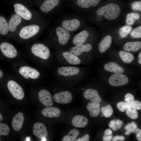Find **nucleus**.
<instances>
[{
  "label": "nucleus",
  "mask_w": 141,
  "mask_h": 141,
  "mask_svg": "<svg viewBox=\"0 0 141 141\" xmlns=\"http://www.w3.org/2000/svg\"><path fill=\"white\" fill-rule=\"evenodd\" d=\"M120 13V9L117 4L110 3L98 9L96 13L99 15H104L108 19L113 20L117 18Z\"/></svg>",
  "instance_id": "nucleus-1"
},
{
  "label": "nucleus",
  "mask_w": 141,
  "mask_h": 141,
  "mask_svg": "<svg viewBox=\"0 0 141 141\" xmlns=\"http://www.w3.org/2000/svg\"><path fill=\"white\" fill-rule=\"evenodd\" d=\"M8 89L12 96L18 100H21L24 96V91L21 86L15 81L10 80L7 84Z\"/></svg>",
  "instance_id": "nucleus-2"
},
{
  "label": "nucleus",
  "mask_w": 141,
  "mask_h": 141,
  "mask_svg": "<svg viewBox=\"0 0 141 141\" xmlns=\"http://www.w3.org/2000/svg\"><path fill=\"white\" fill-rule=\"evenodd\" d=\"M31 50L35 55L43 59H47L50 56V52L49 49L42 44H34L31 48Z\"/></svg>",
  "instance_id": "nucleus-3"
},
{
  "label": "nucleus",
  "mask_w": 141,
  "mask_h": 141,
  "mask_svg": "<svg viewBox=\"0 0 141 141\" xmlns=\"http://www.w3.org/2000/svg\"><path fill=\"white\" fill-rule=\"evenodd\" d=\"M39 27L38 25H31L22 28L20 32V37L24 39H29L36 34L39 32Z\"/></svg>",
  "instance_id": "nucleus-4"
},
{
  "label": "nucleus",
  "mask_w": 141,
  "mask_h": 141,
  "mask_svg": "<svg viewBox=\"0 0 141 141\" xmlns=\"http://www.w3.org/2000/svg\"><path fill=\"white\" fill-rule=\"evenodd\" d=\"M128 79L125 75L121 73H115L109 78L108 82L109 84L113 86H118L127 84Z\"/></svg>",
  "instance_id": "nucleus-5"
},
{
  "label": "nucleus",
  "mask_w": 141,
  "mask_h": 141,
  "mask_svg": "<svg viewBox=\"0 0 141 141\" xmlns=\"http://www.w3.org/2000/svg\"><path fill=\"white\" fill-rule=\"evenodd\" d=\"M19 72L21 75L26 79H28L29 78L33 79H36L40 75L39 72L37 70L26 66L21 67Z\"/></svg>",
  "instance_id": "nucleus-6"
},
{
  "label": "nucleus",
  "mask_w": 141,
  "mask_h": 141,
  "mask_svg": "<svg viewBox=\"0 0 141 141\" xmlns=\"http://www.w3.org/2000/svg\"><path fill=\"white\" fill-rule=\"evenodd\" d=\"M141 109V102L138 101H134L127 109L126 113L131 119H135L138 117L137 110Z\"/></svg>",
  "instance_id": "nucleus-7"
},
{
  "label": "nucleus",
  "mask_w": 141,
  "mask_h": 141,
  "mask_svg": "<svg viewBox=\"0 0 141 141\" xmlns=\"http://www.w3.org/2000/svg\"><path fill=\"white\" fill-rule=\"evenodd\" d=\"M1 51L7 57L11 58L15 57L17 51L15 48L11 44L7 42L2 43L0 46Z\"/></svg>",
  "instance_id": "nucleus-8"
},
{
  "label": "nucleus",
  "mask_w": 141,
  "mask_h": 141,
  "mask_svg": "<svg viewBox=\"0 0 141 141\" xmlns=\"http://www.w3.org/2000/svg\"><path fill=\"white\" fill-rule=\"evenodd\" d=\"M53 99L57 103L64 104H67L71 101L72 95L69 91H63L54 94L53 96Z\"/></svg>",
  "instance_id": "nucleus-9"
},
{
  "label": "nucleus",
  "mask_w": 141,
  "mask_h": 141,
  "mask_svg": "<svg viewBox=\"0 0 141 141\" xmlns=\"http://www.w3.org/2000/svg\"><path fill=\"white\" fill-rule=\"evenodd\" d=\"M33 131L34 135L39 138H46L48 135V131L45 126L41 122H36L34 124Z\"/></svg>",
  "instance_id": "nucleus-10"
},
{
  "label": "nucleus",
  "mask_w": 141,
  "mask_h": 141,
  "mask_svg": "<svg viewBox=\"0 0 141 141\" xmlns=\"http://www.w3.org/2000/svg\"><path fill=\"white\" fill-rule=\"evenodd\" d=\"M38 97L40 102L45 106L50 107L52 105L53 100L51 95L47 90H40L38 93Z\"/></svg>",
  "instance_id": "nucleus-11"
},
{
  "label": "nucleus",
  "mask_w": 141,
  "mask_h": 141,
  "mask_svg": "<svg viewBox=\"0 0 141 141\" xmlns=\"http://www.w3.org/2000/svg\"><path fill=\"white\" fill-rule=\"evenodd\" d=\"M14 7L16 13L24 19L29 20L32 17L30 12L24 6L20 3L14 4Z\"/></svg>",
  "instance_id": "nucleus-12"
},
{
  "label": "nucleus",
  "mask_w": 141,
  "mask_h": 141,
  "mask_svg": "<svg viewBox=\"0 0 141 141\" xmlns=\"http://www.w3.org/2000/svg\"><path fill=\"white\" fill-rule=\"evenodd\" d=\"M83 96L85 99L89 100L93 102L99 103L101 101V99L98 92L95 89H89L86 90L84 92Z\"/></svg>",
  "instance_id": "nucleus-13"
},
{
  "label": "nucleus",
  "mask_w": 141,
  "mask_h": 141,
  "mask_svg": "<svg viewBox=\"0 0 141 141\" xmlns=\"http://www.w3.org/2000/svg\"><path fill=\"white\" fill-rule=\"evenodd\" d=\"M24 121V117L22 113L19 112L13 117L11 121V126L14 130L19 131L21 128Z\"/></svg>",
  "instance_id": "nucleus-14"
},
{
  "label": "nucleus",
  "mask_w": 141,
  "mask_h": 141,
  "mask_svg": "<svg viewBox=\"0 0 141 141\" xmlns=\"http://www.w3.org/2000/svg\"><path fill=\"white\" fill-rule=\"evenodd\" d=\"M56 31L60 43L62 45L66 44L70 37V34L69 32L66 29L60 27H57Z\"/></svg>",
  "instance_id": "nucleus-15"
},
{
  "label": "nucleus",
  "mask_w": 141,
  "mask_h": 141,
  "mask_svg": "<svg viewBox=\"0 0 141 141\" xmlns=\"http://www.w3.org/2000/svg\"><path fill=\"white\" fill-rule=\"evenodd\" d=\"M58 73L64 76L75 75L78 74L79 69L77 67H62L58 70Z\"/></svg>",
  "instance_id": "nucleus-16"
},
{
  "label": "nucleus",
  "mask_w": 141,
  "mask_h": 141,
  "mask_svg": "<svg viewBox=\"0 0 141 141\" xmlns=\"http://www.w3.org/2000/svg\"><path fill=\"white\" fill-rule=\"evenodd\" d=\"M92 48V46L90 44L87 43L85 45L81 44L71 48L69 51L71 53L76 56H78L81 54L83 52L90 51Z\"/></svg>",
  "instance_id": "nucleus-17"
},
{
  "label": "nucleus",
  "mask_w": 141,
  "mask_h": 141,
  "mask_svg": "<svg viewBox=\"0 0 141 141\" xmlns=\"http://www.w3.org/2000/svg\"><path fill=\"white\" fill-rule=\"evenodd\" d=\"M62 25L63 27L66 30L73 31L78 28L80 26V22L78 20L74 19L64 20L62 22Z\"/></svg>",
  "instance_id": "nucleus-18"
},
{
  "label": "nucleus",
  "mask_w": 141,
  "mask_h": 141,
  "mask_svg": "<svg viewBox=\"0 0 141 141\" xmlns=\"http://www.w3.org/2000/svg\"><path fill=\"white\" fill-rule=\"evenodd\" d=\"M60 113V109L55 107H47L43 109L41 111L43 116L50 118L58 117Z\"/></svg>",
  "instance_id": "nucleus-19"
},
{
  "label": "nucleus",
  "mask_w": 141,
  "mask_h": 141,
  "mask_svg": "<svg viewBox=\"0 0 141 141\" xmlns=\"http://www.w3.org/2000/svg\"><path fill=\"white\" fill-rule=\"evenodd\" d=\"M88 120L86 117L80 115L74 116L72 119V125L76 127L83 128L87 125Z\"/></svg>",
  "instance_id": "nucleus-20"
},
{
  "label": "nucleus",
  "mask_w": 141,
  "mask_h": 141,
  "mask_svg": "<svg viewBox=\"0 0 141 141\" xmlns=\"http://www.w3.org/2000/svg\"><path fill=\"white\" fill-rule=\"evenodd\" d=\"M104 69L107 71L115 73H122L124 69L118 64L111 62L106 64L104 66Z\"/></svg>",
  "instance_id": "nucleus-21"
},
{
  "label": "nucleus",
  "mask_w": 141,
  "mask_h": 141,
  "mask_svg": "<svg viewBox=\"0 0 141 141\" xmlns=\"http://www.w3.org/2000/svg\"><path fill=\"white\" fill-rule=\"evenodd\" d=\"M59 2L60 0H45L41 5L40 9L44 13H48L57 5Z\"/></svg>",
  "instance_id": "nucleus-22"
},
{
  "label": "nucleus",
  "mask_w": 141,
  "mask_h": 141,
  "mask_svg": "<svg viewBox=\"0 0 141 141\" xmlns=\"http://www.w3.org/2000/svg\"><path fill=\"white\" fill-rule=\"evenodd\" d=\"M87 31L84 30L77 34L73 39V43L75 45L83 44L89 36Z\"/></svg>",
  "instance_id": "nucleus-23"
},
{
  "label": "nucleus",
  "mask_w": 141,
  "mask_h": 141,
  "mask_svg": "<svg viewBox=\"0 0 141 141\" xmlns=\"http://www.w3.org/2000/svg\"><path fill=\"white\" fill-rule=\"evenodd\" d=\"M100 106L99 103L92 102L88 103L87 108L90 112V115L92 117H95L98 116L100 111Z\"/></svg>",
  "instance_id": "nucleus-24"
},
{
  "label": "nucleus",
  "mask_w": 141,
  "mask_h": 141,
  "mask_svg": "<svg viewBox=\"0 0 141 141\" xmlns=\"http://www.w3.org/2000/svg\"><path fill=\"white\" fill-rule=\"evenodd\" d=\"M112 42V38L109 35L104 37L101 41L99 45V50L101 53L104 52L110 47Z\"/></svg>",
  "instance_id": "nucleus-25"
},
{
  "label": "nucleus",
  "mask_w": 141,
  "mask_h": 141,
  "mask_svg": "<svg viewBox=\"0 0 141 141\" xmlns=\"http://www.w3.org/2000/svg\"><path fill=\"white\" fill-rule=\"evenodd\" d=\"M21 19L20 16L17 14L13 15L11 18L9 24V30L11 32L14 31L17 26L21 22Z\"/></svg>",
  "instance_id": "nucleus-26"
},
{
  "label": "nucleus",
  "mask_w": 141,
  "mask_h": 141,
  "mask_svg": "<svg viewBox=\"0 0 141 141\" xmlns=\"http://www.w3.org/2000/svg\"><path fill=\"white\" fill-rule=\"evenodd\" d=\"M123 48L125 50L128 51H137L141 48V42L136 41L127 42L124 44Z\"/></svg>",
  "instance_id": "nucleus-27"
},
{
  "label": "nucleus",
  "mask_w": 141,
  "mask_h": 141,
  "mask_svg": "<svg viewBox=\"0 0 141 141\" xmlns=\"http://www.w3.org/2000/svg\"><path fill=\"white\" fill-rule=\"evenodd\" d=\"M62 55L67 61L70 64L77 65L81 62L80 60L76 56L68 51L63 52Z\"/></svg>",
  "instance_id": "nucleus-28"
},
{
  "label": "nucleus",
  "mask_w": 141,
  "mask_h": 141,
  "mask_svg": "<svg viewBox=\"0 0 141 141\" xmlns=\"http://www.w3.org/2000/svg\"><path fill=\"white\" fill-rule=\"evenodd\" d=\"M100 0H78L77 3L80 7L85 8H88L92 6H96Z\"/></svg>",
  "instance_id": "nucleus-29"
},
{
  "label": "nucleus",
  "mask_w": 141,
  "mask_h": 141,
  "mask_svg": "<svg viewBox=\"0 0 141 141\" xmlns=\"http://www.w3.org/2000/svg\"><path fill=\"white\" fill-rule=\"evenodd\" d=\"M119 55L122 61L126 63H131L134 59V56L132 54L125 51H120Z\"/></svg>",
  "instance_id": "nucleus-30"
},
{
  "label": "nucleus",
  "mask_w": 141,
  "mask_h": 141,
  "mask_svg": "<svg viewBox=\"0 0 141 141\" xmlns=\"http://www.w3.org/2000/svg\"><path fill=\"white\" fill-rule=\"evenodd\" d=\"M79 134V131L74 128L71 130L68 134L64 136L63 138L62 141H74Z\"/></svg>",
  "instance_id": "nucleus-31"
},
{
  "label": "nucleus",
  "mask_w": 141,
  "mask_h": 141,
  "mask_svg": "<svg viewBox=\"0 0 141 141\" xmlns=\"http://www.w3.org/2000/svg\"><path fill=\"white\" fill-rule=\"evenodd\" d=\"M9 30V24L3 16L0 17V33L2 35L7 34Z\"/></svg>",
  "instance_id": "nucleus-32"
},
{
  "label": "nucleus",
  "mask_w": 141,
  "mask_h": 141,
  "mask_svg": "<svg viewBox=\"0 0 141 141\" xmlns=\"http://www.w3.org/2000/svg\"><path fill=\"white\" fill-rule=\"evenodd\" d=\"M139 17V15L135 13H131L127 15L126 22L127 25H131L134 23L136 20Z\"/></svg>",
  "instance_id": "nucleus-33"
},
{
  "label": "nucleus",
  "mask_w": 141,
  "mask_h": 141,
  "mask_svg": "<svg viewBox=\"0 0 141 141\" xmlns=\"http://www.w3.org/2000/svg\"><path fill=\"white\" fill-rule=\"evenodd\" d=\"M132 29V27L128 25H125L120 28L118 31L120 37L123 38L127 37L130 32Z\"/></svg>",
  "instance_id": "nucleus-34"
},
{
  "label": "nucleus",
  "mask_w": 141,
  "mask_h": 141,
  "mask_svg": "<svg viewBox=\"0 0 141 141\" xmlns=\"http://www.w3.org/2000/svg\"><path fill=\"white\" fill-rule=\"evenodd\" d=\"M101 110L103 116L106 118L111 116L113 113V108L109 104L105 107H101Z\"/></svg>",
  "instance_id": "nucleus-35"
},
{
  "label": "nucleus",
  "mask_w": 141,
  "mask_h": 141,
  "mask_svg": "<svg viewBox=\"0 0 141 141\" xmlns=\"http://www.w3.org/2000/svg\"><path fill=\"white\" fill-rule=\"evenodd\" d=\"M10 128L8 126L5 124L0 123V135L7 136L9 132Z\"/></svg>",
  "instance_id": "nucleus-36"
},
{
  "label": "nucleus",
  "mask_w": 141,
  "mask_h": 141,
  "mask_svg": "<svg viewBox=\"0 0 141 141\" xmlns=\"http://www.w3.org/2000/svg\"><path fill=\"white\" fill-rule=\"evenodd\" d=\"M131 36L134 38L141 37V26L133 30L130 33Z\"/></svg>",
  "instance_id": "nucleus-37"
},
{
  "label": "nucleus",
  "mask_w": 141,
  "mask_h": 141,
  "mask_svg": "<svg viewBox=\"0 0 141 141\" xmlns=\"http://www.w3.org/2000/svg\"><path fill=\"white\" fill-rule=\"evenodd\" d=\"M137 125L134 122L128 123L124 127L125 129L127 131L134 133L137 128Z\"/></svg>",
  "instance_id": "nucleus-38"
},
{
  "label": "nucleus",
  "mask_w": 141,
  "mask_h": 141,
  "mask_svg": "<svg viewBox=\"0 0 141 141\" xmlns=\"http://www.w3.org/2000/svg\"><path fill=\"white\" fill-rule=\"evenodd\" d=\"M130 105L127 102L125 101L119 102L116 104L118 109L122 112L125 111Z\"/></svg>",
  "instance_id": "nucleus-39"
},
{
  "label": "nucleus",
  "mask_w": 141,
  "mask_h": 141,
  "mask_svg": "<svg viewBox=\"0 0 141 141\" xmlns=\"http://www.w3.org/2000/svg\"><path fill=\"white\" fill-rule=\"evenodd\" d=\"M131 5L133 10L141 11V1H134L131 4Z\"/></svg>",
  "instance_id": "nucleus-40"
},
{
  "label": "nucleus",
  "mask_w": 141,
  "mask_h": 141,
  "mask_svg": "<svg viewBox=\"0 0 141 141\" xmlns=\"http://www.w3.org/2000/svg\"><path fill=\"white\" fill-rule=\"evenodd\" d=\"M123 125V122L119 119H115V122L114 126L111 128L113 131H116L121 128Z\"/></svg>",
  "instance_id": "nucleus-41"
},
{
  "label": "nucleus",
  "mask_w": 141,
  "mask_h": 141,
  "mask_svg": "<svg viewBox=\"0 0 141 141\" xmlns=\"http://www.w3.org/2000/svg\"><path fill=\"white\" fill-rule=\"evenodd\" d=\"M134 100V96L131 94L128 93L125 96V101L127 102L130 105Z\"/></svg>",
  "instance_id": "nucleus-42"
},
{
  "label": "nucleus",
  "mask_w": 141,
  "mask_h": 141,
  "mask_svg": "<svg viewBox=\"0 0 141 141\" xmlns=\"http://www.w3.org/2000/svg\"><path fill=\"white\" fill-rule=\"evenodd\" d=\"M135 132L137 140L139 141H141V129L137 128Z\"/></svg>",
  "instance_id": "nucleus-43"
},
{
  "label": "nucleus",
  "mask_w": 141,
  "mask_h": 141,
  "mask_svg": "<svg viewBox=\"0 0 141 141\" xmlns=\"http://www.w3.org/2000/svg\"><path fill=\"white\" fill-rule=\"evenodd\" d=\"M89 136L88 134H86L81 137L80 138L75 140L76 141H88L89 139Z\"/></svg>",
  "instance_id": "nucleus-44"
},
{
  "label": "nucleus",
  "mask_w": 141,
  "mask_h": 141,
  "mask_svg": "<svg viewBox=\"0 0 141 141\" xmlns=\"http://www.w3.org/2000/svg\"><path fill=\"white\" fill-rule=\"evenodd\" d=\"M125 139V137L122 136H116L114 137L112 140L113 141H117L118 140L123 141Z\"/></svg>",
  "instance_id": "nucleus-45"
},
{
  "label": "nucleus",
  "mask_w": 141,
  "mask_h": 141,
  "mask_svg": "<svg viewBox=\"0 0 141 141\" xmlns=\"http://www.w3.org/2000/svg\"><path fill=\"white\" fill-rule=\"evenodd\" d=\"M113 136L110 135L105 136L103 135V140L104 141H110L112 139Z\"/></svg>",
  "instance_id": "nucleus-46"
},
{
  "label": "nucleus",
  "mask_w": 141,
  "mask_h": 141,
  "mask_svg": "<svg viewBox=\"0 0 141 141\" xmlns=\"http://www.w3.org/2000/svg\"><path fill=\"white\" fill-rule=\"evenodd\" d=\"M112 131L111 130L107 129L105 130L104 135L105 136L110 135L112 134Z\"/></svg>",
  "instance_id": "nucleus-47"
},
{
  "label": "nucleus",
  "mask_w": 141,
  "mask_h": 141,
  "mask_svg": "<svg viewBox=\"0 0 141 141\" xmlns=\"http://www.w3.org/2000/svg\"><path fill=\"white\" fill-rule=\"evenodd\" d=\"M115 122V119L112 120L110 121L108 124L109 127L112 128L114 126Z\"/></svg>",
  "instance_id": "nucleus-48"
},
{
  "label": "nucleus",
  "mask_w": 141,
  "mask_h": 141,
  "mask_svg": "<svg viewBox=\"0 0 141 141\" xmlns=\"http://www.w3.org/2000/svg\"><path fill=\"white\" fill-rule=\"evenodd\" d=\"M138 62L139 63L141 64V51L139 53L138 56Z\"/></svg>",
  "instance_id": "nucleus-49"
},
{
  "label": "nucleus",
  "mask_w": 141,
  "mask_h": 141,
  "mask_svg": "<svg viewBox=\"0 0 141 141\" xmlns=\"http://www.w3.org/2000/svg\"><path fill=\"white\" fill-rule=\"evenodd\" d=\"M130 133H131L129 131H126L125 133V134L126 135H129V134H130Z\"/></svg>",
  "instance_id": "nucleus-50"
},
{
  "label": "nucleus",
  "mask_w": 141,
  "mask_h": 141,
  "mask_svg": "<svg viewBox=\"0 0 141 141\" xmlns=\"http://www.w3.org/2000/svg\"><path fill=\"white\" fill-rule=\"evenodd\" d=\"M3 73L2 72L1 70H0V78H1L2 77V76H3Z\"/></svg>",
  "instance_id": "nucleus-51"
},
{
  "label": "nucleus",
  "mask_w": 141,
  "mask_h": 141,
  "mask_svg": "<svg viewBox=\"0 0 141 141\" xmlns=\"http://www.w3.org/2000/svg\"><path fill=\"white\" fill-rule=\"evenodd\" d=\"M3 120V117L1 114H0V121H2Z\"/></svg>",
  "instance_id": "nucleus-52"
},
{
  "label": "nucleus",
  "mask_w": 141,
  "mask_h": 141,
  "mask_svg": "<svg viewBox=\"0 0 141 141\" xmlns=\"http://www.w3.org/2000/svg\"><path fill=\"white\" fill-rule=\"evenodd\" d=\"M82 90H83V89H82Z\"/></svg>",
  "instance_id": "nucleus-53"
}]
</instances>
